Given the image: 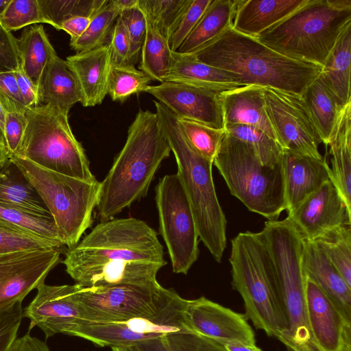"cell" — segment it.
<instances>
[{
	"label": "cell",
	"instance_id": "4",
	"mask_svg": "<svg viewBox=\"0 0 351 351\" xmlns=\"http://www.w3.org/2000/svg\"><path fill=\"white\" fill-rule=\"evenodd\" d=\"M154 103L175 156L177 173L189 199L199 239L219 263L226 247L227 221L215 191L212 173L213 162L191 145L178 118L171 112L160 102Z\"/></svg>",
	"mask_w": 351,
	"mask_h": 351
},
{
	"label": "cell",
	"instance_id": "47",
	"mask_svg": "<svg viewBox=\"0 0 351 351\" xmlns=\"http://www.w3.org/2000/svg\"><path fill=\"white\" fill-rule=\"evenodd\" d=\"M211 0H191L180 18L169 40L172 51H177L192 32Z\"/></svg>",
	"mask_w": 351,
	"mask_h": 351
},
{
	"label": "cell",
	"instance_id": "5",
	"mask_svg": "<svg viewBox=\"0 0 351 351\" xmlns=\"http://www.w3.org/2000/svg\"><path fill=\"white\" fill-rule=\"evenodd\" d=\"M350 23V0H307L254 38L289 58L322 66Z\"/></svg>",
	"mask_w": 351,
	"mask_h": 351
},
{
	"label": "cell",
	"instance_id": "41",
	"mask_svg": "<svg viewBox=\"0 0 351 351\" xmlns=\"http://www.w3.org/2000/svg\"><path fill=\"white\" fill-rule=\"evenodd\" d=\"M152 80L133 65H119L111 62L108 94L112 101L123 103L132 95L143 92Z\"/></svg>",
	"mask_w": 351,
	"mask_h": 351
},
{
	"label": "cell",
	"instance_id": "48",
	"mask_svg": "<svg viewBox=\"0 0 351 351\" xmlns=\"http://www.w3.org/2000/svg\"><path fill=\"white\" fill-rule=\"evenodd\" d=\"M0 104L5 112L25 114L29 109L20 93L14 72L0 73Z\"/></svg>",
	"mask_w": 351,
	"mask_h": 351
},
{
	"label": "cell",
	"instance_id": "58",
	"mask_svg": "<svg viewBox=\"0 0 351 351\" xmlns=\"http://www.w3.org/2000/svg\"><path fill=\"white\" fill-rule=\"evenodd\" d=\"M112 1L121 12L125 10L136 7L138 5V0H112Z\"/></svg>",
	"mask_w": 351,
	"mask_h": 351
},
{
	"label": "cell",
	"instance_id": "39",
	"mask_svg": "<svg viewBox=\"0 0 351 351\" xmlns=\"http://www.w3.org/2000/svg\"><path fill=\"white\" fill-rule=\"evenodd\" d=\"M136 346L139 351H226L221 344L193 331L172 333Z\"/></svg>",
	"mask_w": 351,
	"mask_h": 351
},
{
	"label": "cell",
	"instance_id": "31",
	"mask_svg": "<svg viewBox=\"0 0 351 351\" xmlns=\"http://www.w3.org/2000/svg\"><path fill=\"white\" fill-rule=\"evenodd\" d=\"M0 202L51 217L36 189L11 158L0 170Z\"/></svg>",
	"mask_w": 351,
	"mask_h": 351
},
{
	"label": "cell",
	"instance_id": "10",
	"mask_svg": "<svg viewBox=\"0 0 351 351\" xmlns=\"http://www.w3.org/2000/svg\"><path fill=\"white\" fill-rule=\"evenodd\" d=\"M303 243L302 236L293 230L273 233L265 241L287 324L286 332L279 341L290 351H320L307 317Z\"/></svg>",
	"mask_w": 351,
	"mask_h": 351
},
{
	"label": "cell",
	"instance_id": "62",
	"mask_svg": "<svg viewBox=\"0 0 351 351\" xmlns=\"http://www.w3.org/2000/svg\"><path fill=\"white\" fill-rule=\"evenodd\" d=\"M340 351H351V342H346Z\"/></svg>",
	"mask_w": 351,
	"mask_h": 351
},
{
	"label": "cell",
	"instance_id": "52",
	"mask_svg": "<svg viewBox=\"0 0 351 351\" xmlns=\"http://www.w3.org/2000/svg\"><path fill=\"white\" fill-rule=\"evenodd\" d=\"M26 124L25 114L15 112H5L3 133L11 156L16 153Z\"/></svg>",
	"mask_w": 351,
	"mask_h": 351
},
{
	"label": "cell",
	"instance_id": "59",
	"mask_svg": "<svg viewBox=\"0 0 351 351\" xmlns=\"http://www.w3.org/2000/svg\"><path fill=\"white\" fill-rule=\"evenodd\" d=\"M112 351H139L136 345L123 347H112Z\"/></svg>",
	"mask_w": 351,
	"mask_h": 351
},
{
	"label": "cell",
	"instance_id": "63",
	"mask_svg": "<svg viewBox=\"0 0 351 351\" xmlns=\"http://www.w3.org/2000/svg\"><path fill=\"white\" fill-rule=\"evenodd\" d=\"M287 351H290V350H287Z\"/></svg>",
	"mask_w": 351,
	"mask_h": 351
},
{
	"label": "cell",
	"instance_id": "43",
	"mask_svg": "<svg viewBox=\"0 0 351 351\" xmlns=\"http://www.w3.org/2000/svg\"><path fill=\"white\" fill-rule=\"evenodd\" d=\"M178 120L191 145L202 156L213 162L225 130L215 129L191 120Z\"/></svg>",
	"mask_w": 351,
	"mask_h": 351
},
{
	"label": "cell",
	"instance_id": "36",
	"mask_svg": "<svg viewBox=\"0 0 351 351\" xmlns=\"http://www.w3.org/2000/svg\"><path fill=\"white\" fill-rule=\"evenodd\" d=\"M0 220L32 234L64 247L51 217L31 213L21 208L0 202Z\"/></svg>",
	"mask_w": 351,
	"mask_h": 351
},
{
	"label": "cell",
	"instance_id": "44",
	"mask_svg": "<svg viewBox=\"0 0 351 351\" xmlns=\"http://www.w3.org/2000/svg\"><path fill=\"white\" fill-rule=\"evenodd\" d=\"M50 247L63 248L0 220V254Z\"/></svg>",
	"mask_w": 351,
	"mask_h": 351
},
{
	"label": "cell",
	"instance_id": "13",
	"mask_svg": "<svg viewBox=\"0 0 351 351\" xmlns=\"http://www.w3.org/2000/svg\"><path fill=\"white\" fill-rule=\"evenodd\" d=\"M185 299L178 295L165 308L127 320L96 323L82 321L70 336L85 339L100 347H123L186 331L183 308Z\"/></svg>",
	"mask_w": 351,
	"mask_h": 351
},
{
	"label": "cell",
	"instance_id": "46",
	"mask_svg": "<svg viewBox=\"0 0 351 351\" xmlns=\"http://www.w3.org/2000/svg\"><path fill=\"white\" fill-rule=\"evenodd\" d=\"M119 17L125 26L130 40V64L134 66L141 57V47L146 32V20L138 5L121 11Z\"/></svg>",
	"mask_w": 351,
	"mask_h": 351
},
{
	"label": "cell",
	"instance_id": "51",
	"mask_svg": "<svg viewBox=\"0 0 351 351\" xmlns=\"http://www.w3.org/2000/svg\"><path fill=\"white\" fill-rule=\"evenodd\" d=\"M108 44L110 47L111 62L119 65H132L130 59V40L125 26L119 17L113 25Z\"/></svg>",
	"mask_w": 351,
	"mask_h": 351
},
{
	"label": "cell",
	"instance_id": "3",
	"mask_svg": "<svg viewBox=\"0 0 351 351\" xmlns=\"http://www.w3.org/2000/svg\"><path fill=\"white\" fill-rule=\"evenodd\" d=\"M171 148L156 112L139 110L126 141L102 182L97 205L106 221L147 195L151 182Z\"/></svg>",
	"mask_w": 351,
	"mask_h": 351
},
{
	"label": "cell",
	"instance_id": "50",
	"mask_svg": "<svg viewBox=\"0 0 351 351\" xmlns=\"http://www.w3.org/2000/svg\"><path fill=\"white\" fill-rule=\"evenodd\" d=\"M21 70L18 39L0 23V73Z\"/></svg>",
	"mask_w": 351,
	"mask_h": 351
},
{
	"label": "cell",
	"instance_id": "56",
	"mask_svg": "<svg viewBox=\"0 0 351 351\" xmlns=\"http://www.w3.org/2000/svg\"><path fill=\"white\" fill-rule=\"evenodd\" d=\"M221 346L226 351H263L256 344L232 342L226 343Z\"/></svg>",
	"mask_w": 351,
	"mask_h": 351
},
{
	"label": "cell",
	"instance_id": "53",
	"mask_svg": "<svg viewBox=\"0 0 351 351\" xmlns=\"http://www.w3.org/2000/svg\"><path fill=\"white\" fill-rule=\"evenodd\" d=\"M20 93L28 108L40 105L37 87L21 70L14 72Z\"/></svg>",
	"mask_w": 351,
	"mask_h": 351
},
{
	"label": "cell",
	"instance_id": "22",
	"mask_svg": "<svg viewBox=\"0 0 351 351\" xmlns=\"http://www.w3.org/2000/svg\"><path fill=\"white\" fill-rule=\"evenodd\" d=\"M302 265L305 278L317 285L351 324V287L316 242L304 239Z\"/></svg>",
	"mask_w": 351,
	"mask_h": 351
},
{
	"label": "cell",
	"instance_id": "26",
	"mask_svg": "<svg viewBox=\"0 0 351 351\" xmlns=\"http://www.w3.org/2000/svg\"><path fill=\"white\" fill-rule=\"evenodd\" d=\"M307 0H238L232 28L256 37L303 5Z\"/></svg>",
	"mask_w": 351,
	"mask_h": 351
},
{
	"label": "cell",
	"instance_id": "29",
	"mask_svg": "<svg viewBox=\"0 0 351 351\" xmlns=\"http://www.w3.org/2000/svg\"><path fill=\"white\" fill-rule=\"evenodd\" d=\"M350 62L351 23L340 35L319 75L340 108L351 102Z\"/></svg>",
	"mask_w": 351,
	"mask_h": 351
},
{
	"label": "cell",
	"instance_id": "34",
	"mask_svg": "<svg viewBox=\"0 0 351 351\" xmlns=\"http://www.w3.org/2000/svg\"><path fill=\"white\" fill-rule=\"evenodd\" d=\"M168 40L146 21V32L141 47L140 70L152 80L165 82L172 62Z\"/></svg>",
	"mask_w": 351,
	"mask_h": 351
},
{
	"label": "cell",
	"instance_id": "8",
	"mask_svg": "<svg viewBox=\"0 0 351 351\" xmlns=\"http://www.w3.org/2000/svg\"><path fill=\"white\" fill-rule=\"evenodd\" d=\"M27 124L16 155L45 169L88 182L97 180L82 144L69 123V114L50 105L25 113Z\"/></svg>",
	"mask_w": 351,
	"mask_h": 351
},
{
	"label": "cell",
	"instance_id": "32",
	"mask_svg": "<svg viewBox=\"0 0 351 351\" xmlns=\"http://www.w3.org/2000/svg\"><path fill=\"white\" fill-rule=\"evenodd\" d=\"M17 39L21 71L37 87L44 69L56 52L42 25L25 27Z\"/></svg>",
	"mask_w": 351,
	"mask_h": 351
},
{
	"label": "cell",
	"instance_id": "45",
	"mask_svg": "<svg viewBox=\"0 0 351 351\" xmlns=\"http://www.w3.org/2000/svg\"><path fill=\"white\" fill-rule=\"evenodd\" d=\"M1 24L9 32L44 23L38 0H10L0 16Z\"/></svg>",
	"mask_w": 351,
	"mask_h": 351
},
{
	"label": "cell",
	"instance_id": "57",
	"mask_svg": "<svg viewBox=\"0 0 351 351\" xmlns=\"http://www.w3.org/2000/svg\"><path fill=\"white\" fill-rule=\"evenodd\" d=\"M11 154L7 146L3 130L0 126V170L10 160Z\"/></svg>",
	"mask_w": 351,
	"mask_h": 351
},
{
	"label": "cell",
	"instance_id": "61",
	"mask_svg": "<svg viewBox=\"0 0 351 351\" xmlns=\"http://www.w3.org/2000/svg\"><path fill=\"white\" fill-rule=\"evenodd\" d=\"M10 0H0V16L3 14Z\"/></svg>",
	"mask_w": 351,
	"mask_h": 351
},
{
	"label": "cell",
	"instance_id": "23",
	"mask_svg": "<svg viewBox=\"0 0 351 351\" xmlns=\"http://www.w3.org/2000/svg\"><path fill=\"white\" fill-rule=\"evenodd\" d=\"M80 86L84 107L100 104L108 94V82L111 64L108 44L76 53L66 59Z\"/></svg>",
	"mask_w": 351,
	"mask_h": 351
},
{
	"label": "cell",
	"instance_id": "60",
	"mask_svg": "<svg viewBox=\"0 0 351 351\" xmlns=\"http://www.w3.org/2000/svg\"><path fill=\"white\" fill-rule=\"evenodd\" d=\"M5 112L0 104V126L3 130L5 124Z\"/></svg>",
	"mask_w": 351,
	"mask_h": 351
},
{
	"label": "cell",
	"instance_id": "49",
	"mask_svg": "<svg viewBox=\"0 0 351 351\" xmlns=\"http://www.w3.org/2000/svg\"><path fill=\"white\" fill-rule=\"evenodd\" d=\"M23 318L22 302L0 312V351L11 350Z\"/></svg>",
	"mask_w": 351,
	"mask_h": 351
},
{
	"label": "cell",
	"instance_id": "6",
	"mask_svg": "<svg viewBox=\"0 0 351 351\" xmlns=\"http://www.w3.org/2000/svg\"><path fill=\"white\" fill-rule=\"evenodd\" d=\"M232 285L241 295L245 315L256 329L278 340L287 324L271 260L261 232H239L231 241Z\"/></svg>",
	"mask_w": 351,
	"mask_h": 351
},
{
	"label": "cell",
	"instance_id": "16",
	"mask_svg": "<svg viewBox=\"0 0 351 351\" xmlns=\"http://www.w3.org/2000/svg\"><path fill=\"white\" fill-rule=\"evenodd\" d=\"M80 285L41 284L32 302L23 309L29 319V330L38 326L47 339L56 334L70 335L82 321L75 294Z\"/></svg>",
	"mask_w": 351,
	"mask_h": 351
},
{
	"label": "cell",
	"instance_id": "21",
	"mask_svg": "<svg viewBox=\"0 0 351 351\" xmlns=\"http://www.w3.org/2000/svg\"><path fill=\"white\" fill-rule=\"evenodd\" d=\"M280 162L287 214L331 179L330 169L324 158H315L282 149Z\"/></svg>",
	"mask_w": 351,
	"mask_h": 351
},
{
	"label": "cell",
	"instance_id": "14",
	"mask_svg": "<svg viewBox=\"0 0 351 351\" xmlns=\"http://www.w3.org/2000/svg\"><path fill=\"white\" fill-rule=\"evenodd\" d=\"M263 94L266 113L280 147L323 158L318 150L322 141L301 96L271 88H263Z\"/></svg>",
	"mask_w": 351,
	"mask_h": 351
},
{
	"label": "cell",
	"instance_id": "19",
	"mask_svg": "<svg viewBox=\"0 0 351 351\" xmlns=\"http://www.w3.org/2000/svg\"><path fill=\"white\" fill-rule=\"evenodd\" d=\"M143 92L154 96L179 119L191 120L215 129H224L218 92L173 82L149 85Z\"/></svg>",
	"mask_w": 351,
	"mask_h": 351
},
{
	"label": "cell",
	"instance_id": "35",
	"mask_svg": "<svg viewBox=\"0 0 351 351\" xmlns=\"http://www.w3.org/2000/svg\"><path fill=\"white\" fill-rule=\"evenodd\" d=\"M121 11L112 0H107L90 18L84 32L70 40V46L77 53L92 50L108 43L113 25Z\"/></svg>",
	"mask_w": 351,
	"mask_h": 351
},
{
	"label": "cell",
	"instance_id": "38",
	"mask_svg": "<svg viewBox=\"0 0 351 351\" xmlns=\"http://www.w3.org/2000/svg\"><path fill=\"white\" fill-rule=\"evenodd\" d=\"M45 23L59 30L60 25L74 17L92 16L107 0H38Z\"/></svg>",
	"mask_w": 351,
	"mask_h": 351
},
{
	"label": "cell",
	"instance_id": "9",
	"mask_svg": "<svg viewBox=\"0 0 351 351\" xmlns=\"http://www.w3.org/2000/svg\"><path fill=\"white\" fill-rule=\"evenodd\" d=\"M11 159L39 193L64 245L68 249L74 247L93 223L101 182H85L53 172L16 154Z\"/></svg>",
	"mask_w": 351,
	"mask_h": 351
},
{
	"label": "cell",
	"instance_id": "30",
	"mask_svg": "<svg viewBox=\"0 0 351 351\" xmlns=\"http://www.w3.org/2000/svg\"><path fill=\"white\" fill-rule=\"evenodd\" d=\"M238 0H211L176 52L192 53L232 27Z\"/></svg>",
	"mask_w": 351,
	"mask_h": 351
},
{
	"label": "cell",
	"instance_id": "37",
	"mask_svg": "<svg viewBox=\"0 0 351 351\" xmlns=\"http://www.w3.org/2000/svg\"><path fill=\"white\" fill-rule=\"evenodd\" d=\"M191 0H138V7L169 43L182 14Z\"/></svg>",
	"mask_w": 351,
	"mask_h": 351
},
{
	"label": "cell",
	"instance_id": "1",
	"mask_svg": "<svg viewBox=\"0 0 351 351\" xmlns=\"http://www.w3.org/2000/svg\"><path fill=\"white\" fill-rule=\"evenodd\" d=\"M75 284L84 287H153L167 262L157 233L134 218L110 219L97 224L62 261Z\"/></svg>",
	"mask_w": 351,
	"mask_h": 351
},
{
	"label": "cell",
	"instance_id": "7",
	"mask_svg": "<svg viewBox=\"0 0 351 351\" xmlns=\"http://www.w3.org/2000/svg\"><path fill=\"white\" fill-rule=\"evenodd\" d=\"M213 164L249 210L274 221L286 210L281 162L273 167L262 165L248 143L225 131Z\"/></svg>",
	"mask_w": 351,
	"mask_h": 351
},
{
	"label": "cell",
	"instance_id": "40",
	"mask_svg": "<svg viewBox=\"0 0 351 351\" xmlns=\"http://www.w3.org/2000/svg\"><path fill=\"white\" fill-rule=\"evenodd\" d=\"M351 287V225L341 227L315 241Z\"/></svg>",
	"mask_w": 351,
	"mask_h": 351
},
{
	"label": "cell",
	"instance_id": "2",
	"mask_svg": "<svg viewBox=\"0 0 351 351\" xmlns=\"http://www.w3.org/2000/svg\"><path fill=\"white\" fill-rule=\"evenodd\" d=\"M191 54L233 74L242 86L255 85L300 96L322 69L285 56L232 27Z\"/></svg>",
	"mask_w": 351,
	"mask_h": 351
},
{
	"label": "cell",
	"instance_id": "42",
	"mask_svg": "<svg viewBox=\"0 0 351 351\" xmlns=\"http://www.w3.org/2000/svg\"><path fill=\"white\" fill-rule=\"evenodd\" d=\"M229 134L248 143L262 165L275 167L281 160L282 149L277 141L254 126L236 124L224 128Z\"/></svg>",
	"mask_w": 351,
	"mask_h": 351
},
{
	"label": "cell",
	"instance_id": "25",
	"mask_svg": "<svg viewBox=\"0 0 351 351\" xmlns=\"http://www.w3.org/2000/svg\"><path fill=\"white\" fill-rule=\"evenodd\" d=\"M37 93L40 105H50L66 114L75 104L82 100L74 73L66 60L57 53L51 57L44 69Z\"/></svg>",
	"mask_w": 351,
	"mask_h": 351
},
{
	"label": "cell",
	"instance_id": "28",
	"mask_svg": "<svg viewBox=\"0 0 351 351\" xmlns=\"http://www.w3.org/2000/svg\"><path fill=\"white\" fill-rule=\"evenodd\" d=\"M328 145L331 180L351 208V102L340 110Z\"/></svg>",
	"mask_w": 351,
	"mask_h": 351
},
{
	"label": "cell",
	"instance_id": "33",
	"mask_svg": "<svg viewBox=\"0 0 351 351\" xmlns=\"http://www.w3.org/2000/svg\"><path fill=\"white\" fill-rule=\"evenodd\" d=\"M322 143L328 145L340 108L318 76L301 95Z\"/></svg>",
	"mask_w": 351,
	"mask_h": 351
},
{
	"label": "cell",
	"instance_id": "18",
	"mask_svg": "<svg viewBox=\"0 0 351 351\" xmlns=\"http://www.w3.org/2000/svg\"><path fill=\"white\" fill-rule=\"evenodd\" d=\"M287 218L306 241H315L341 227L351 225L348 208L329 180L306 197Z\"/></svg>",
	"mask_w": 351,
	"mask_h": 351
},
{
	"label": "cell",
	"instance_id": "11",
	"mask_svg": "<svg viewBox=\"0 0 351 351\" xmlns=\"http://www.w3.org/2000/svg\"><path fill=\"white\" fill-rule=\"evenodd\" d=\"M155 191L159 232L167 247L173 271L186 274L199 254V235L178 174L163 176Z\"/></svg>",
	"mask_w": 351,
	"mask_h": 351
},
{
	"label": "cell",
	"instance_id": "27",
	"mask_svg": "<svg viewBox=\"0 0 351 351\" xmlns=\"http://www.w3.org/2000/svg\"><path fill=\"white\" fill-rule=\"evenodd\" d=\"M165 82L202 87L218 93L242 86L233 74L197 60L191 53H172L171 68Z\"/></svg>",
	"mask_w": 351,
	"mask_h": 351
},
{
	"label": "cell",
	"instance_id": "15",
	"mask_svg": "<svg viewBox=\"0 0 351 351\" xmlns=\"http://www.w3.org/2000/svg\"><path fill=\"white\" fill-rule=\"evenodd\" d=\"M62 252V248L50 247L0 254V312L44 283Z\"/></svg>",
	"mask_w": 351,
	"mask_h": 351
},
{
	"label": "cell",
	"instance_id": "12",
	"mask_svg": "<svg viewBox=\"0 0 351 351\" xmlns=\"http://www.w3.org/2000/svg\"><path fill=\"white\" fill-rule=\"evenodd\" d=\"M178 295L173 289L164 288L159 284L153 287L80 286L75 297L81 308L82 321L105 323L155 314Z\"/></svg>",
	"mask_w": 351,
	"mask_h": 351
},
{
	"label": "cell",
	"instance_id": "55",
	"mask_svg": "<svg viewBox=\"0 0 351 351\" xmlns=\"http://www.w3.org/2000/svg\"><path fill=\"white\" fill-rule=\"evenodd\" d=\"M90 21V17L77 16L63 22L59 30H64L70 35V40L79 38L86 29Z\"/></svg>",
	"mask_w": 351,
	"mask_h": 351
},
{
	"label": "cell",
	"instance_id": "24",
	"mask_svg": "<svg viewBox=\"0 0 351 351\" xmlns=\"http://www.w3.org/2000/svg\"><path fill=\"white\" fill-rule=\"evenodd\" d=\"M219 99L224 128L236 124L248 125L261 130L276 140L265 110L263 88L243 86L219 93Z\"/></svg>",
	"mask_w": 351,
	"mask_h": 351
},
{
	"label": "cell",
	"instance_id": "54",
	"mask_svg": "<svg viewBox=\"0 0 351 351\" xmlns=\"http://www.w3.org/2000/svg\"><path fill=\"white\" fill-rule=\"evenodd\" d=\"M10 351H50L47 343L29 332L16 338Z\"/></svg>",
	"mask_w": 351,
	"mask_h": 351
},
{
	"label": "cell",
	"instance_id": "17",
	"mask_svg": "<svg viewBox=\"0 0 351 351\" xmlns=\"http://www.w3.org/2000/svg\"><path fill=\"white\" fill-rule=\"evenodd\" d=\"M183 318L191 331L221 345L232 342L256 344L254 331L245 314L204 297L185 299Z\"/></svg>",
	"mask_w": 351,
	"mask_h": 351
},
{
	"label": "cell",
	"instance_id": "20",
	"mask_svg": "<svg viewBox=\"0 0 351 351\" xmlns=\"http://www.w3.org/2000/svg\"><path fill=\"white\" fill-rule=\"evenodd\" d=\"M305 295L309 328L318 348L340 351L346 342L351 341V324L332 300L307 278Z\"/></svg>",
	"mask_w": 351,
	"mask_h": 351
}]
</instances>
